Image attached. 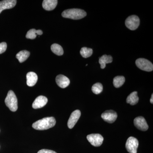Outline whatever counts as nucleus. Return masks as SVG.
<instances>
[{
    "label": "nucleus",
    "instance_id": "obj_25",
    "mask_svg": "<svg viewBox=\"0 0 153 153\" xmlns=\"http://www.w3.org/2000/svg\"><path fill=\"white\" fill-rule=\"evenodd\" d=\"M37 153H57L56 152L54 151L50 150L45 149H41V150L38 151Z\"/></svg>",
    "mask_w": 153,
    "mask_h": 153
},
{
    "label": "nucleus",
    "instance_id": "obj_6",
    "mask_svg": "<svg viewBox=\"0 0 153 153\" xmlns=\"http://www.w3.org/2000/svg\"><path fill=\"white\" fill-rule=\"evenodd\" d=\"M138 146V140L133 137H129L126 144V149L129 153H137Z\"/></svg>",
    "mask_w": 153,
    "mask_h": 153
},
{
    "label": "nucleus",
    "instance_id": "obj_4",
    "mask_svg": "<svg viewBox=\"0 0 153 153\" xmlns=\"http://www.w3.org/2000/svg\"><path fill=\"white\" fill-rule=\"evenodd\" d=\"M139 18L135 15L130 16L127 18L125 21L126 27L131 30H136L140 25Z\"/></svg>",
    "mask_w": 153,
    "mask_h": 153
},
{
    "label": "nucleus",
    "instance_id": "obj_26",
    "mask_svg": "<svg viewBox=\"0 0 153 153\" xmlns=\"http://www.w3.org/2000/svg\"><path fill=\"white\" fill-rule=\"evenodd\" d=\"M150 102L151 103L153 104V94H152V97H151L150 99Z\"/></svg>",
    "mask_w": 153,
    "mask_h": 153
},
{
    "label": "nucleus",
    "instance_id": "obj_21",
    "mask_svg": "<svg viewBox=\"0 0 153 153\" xmlns=\"http://www.w3.org/2000/svg\"><path fill=\"white\" fill-rule=\"evenodd\" d=\"M51 50L55 55L61 56L63 54V48L59 44H52L51 47Z\"/></svg>",
    "mask_w": 153,
    "mask_h": 153
},
{
    "label": "nucleus",
    "instance_id": "obj_2",
    "mask_svg": "<svg viewBox=\"0 0 153 153\" xmlns=\"http://www.w3.org/2000/svg\"><path fill=\"white\" fill-rule=\"evenodd\" d=\"M86 13L83 10L79 9H71L63 11L62 13L63 18L79 20L86 16Z\"/></svg>",
    "mask_w": 153,
    "mask_h": 153
},
{
    "label": "nucleus",
    "instance_id": "obj_8",
    "mask_svg": "<svg viewBox=\"0 0 153 153\" xmlns=\"http://www.w3.org/2000/svg\"><path fill=\"white\" fill-rule=\"evenodd\" d=\"M102 119L110 123L114 122L117 117V113L113 110H107L101 115Z\"/></svg>",
    "mask_w": 153,
    "mask_h": 153
},
{
    "label": "nucleus",
    "instance_id": "obj_13",
    "mask_svg": "<svg viewBox=\"0 0 153 153\" xmlns=\"http://www.w3.org/2000/svg\"><path fill=\"white\" fill-rule=\"evenodd\" d=\"M16 0H4L0 1V13L7 9L13 8L16 4Z\"/></svg>",
    "mask_w": 153,
    "mask_h": 153
},
{
    "label": "nucleus",
    "instance_id": "obj_19",
    "mask_svg": "<svg viewBox=\"0 0 153 153\" xmlns=\"http://www.w3.org/2000/svg\"><path fill=\"white\" fill-rule=\"evenodd\" d=\"M42 34H43V32L42 30H36L35 29H31L28 31L26 37V38L28 39H34L36 38L37 35L41 36Z\"/></svg>",
    "mask_w": 153,
    "mask_h": 153
},
{
    "label": "nucleus",
    "instance_id": "obj_22",
    "mask_svg": "<svg viewBox=\"0 0 153 153\" xmlns=\"http://www.w3.org/2000/svg\"><path fill=\"white\" fill-rule=\"evenodd\" d=\"M93 53V50L90 48L84 47L81 48L80 51V54L84 58H88L90 57Z\"/></svg>",
    "mask_w": 153,
    "mask_h": 153
},
{
    "label": "nucleus",
    "instance_id": "obj_7",
    "mask_svg": "<svg viewBox=\"0 0 153 153\" xmlns=\"http://www.w3.org/2000/svg\"><path fill=\"white\" fill-rule=\"evenodd\" d=\"M88 140L92 146L95 147L100 146L103 143V137L98 134H92L87 136Z\"/></svg>",
    "mask_w": 153,
    "mask_h": 153
},
{
    "label": "nucleus",
    "instance_id": "obj_14",
    "mask_svg": "<svg viewBox=\"0 0 153 153\" xmlns=\"http://www.w3.org/2000/svg\"><path fill=\"white\" fill-rule=\"evenodd\" d=\"M57 0H44L42 4V6L44 10L47 11H51L54 10L57 5Z\"/></svg>",
    "mask_w": 153,
    "mask_h": 153
},
{
    "label": "nucleus",
    "instance_id": "obj_17",
    "mask_svg": "<svg viewBox=\"0 0 153 153\" xmlns=\"http://www.w3.org/2000/svg\"><path fill=\"white\" fill-rule=\"evenodd\" d=\"M139 97L137 96V92L134 91L128 96L126 99L127 103H129L131 105H135L138 103Z\"/></svg>",
    "mask_w": 153,
    "mask_h": 153
},
{
    "label": "nucleus",
    "instance_id": "obj_3",
    "mask_svg": "<svg viewBox=\"0 0 153 153\" xmlns=\"http://www.w3.org/2000/svg\"><path fill=\"white\" fill-rule=\"evenodd\" d=\"M6 105L11 111H16L18 109V99L15 93L12 90L9 91L5 100Z\"/></svg>",
    "mask_w": 153,
    "mask_h": 153
},
{
    "label": "nucleus",
    "instance_id": "obj_12",
    "mask_svg": "<svg viewBox=\"0 0 153 153\" xmlns=\"http://www.w3.org/2000/svg\"><path fill=\"white\" fill-rule=\"evenodd\" d=\"M55 80L57 85L61 88H65L70 84L69 79L68 77L62 74L57 75Z\"/></svg>",
    "mask_w": 153,
    "mask_h": 153
},
{
    "label": "nucleus",
    "instance_id": "obj_9",
    "mask_svg": "<svg viewBox=\"0 0 153 153\" xmlns=\"http://www.w3.org/2000/svg\"><path fill=\"white\" fill-rule=\"evenodd\" d=\"M134 124L136 127L140 130L146 131L149 128V126L146 120L143 117H138L134 119Z\"/></svg>",
    "mask_w": 153,
    "mask_h": 153
},
{
    "label": "nucleus",
    "instance_id": "obj_5",
    "mask_svg": "<svg viewBox=\"0 0 153 153\" xmlns=\"http://www.w3.org/2000/svg\"><path fill=\"white\" fill-rule=\"evenodd\" d=\"M136 64L138 68L143 71H153V65L150 61L145 58H139L136 60Z\"/></svg>",
    "mask_w": 153,
    "mask_h": 153
},
{
    "label": "nucleus",
    "instance_id": "obj_24",
    "mask_svg": "<svg viewBox=\"0 0 153 153\" xmlns=\"http://www.w3.org/2000/svg\"><path fill=\"white\" fill-rule=\"evenodd\" d=\"M7 48V44L5 42L0 43V54L5 52Z\"/></svg>",
    "mask_w": 153,
    "mask_h": 153
},
{
    "label": "nucleus",
    "instance_id": "obj_16",
    "mask_svg": "<svg viewBox=\"0 0 153 153\" xmlns=\"http://www.w3.org/2000/svg\"><path fill=\"white\" fill-rule=\"evenodd\" d=\"M113 61V58L111 55H105L100 58L99 62L102 69H104L106 66L107 63H111Z\"/></svg>",
    "mask_w": 153,
    "mask_h": 153
},
{
    "label": "nucleus",
    "instance_id": "obj_15",
    "mask_svg": "<svg viewBox=\"0 0 153 153\" xmlns=\"http://www.w3.org/2000/svg\"><path fill=\"white\" fill-rule=\"evenodd\" d=\"M38 79V76L35 72H28L27 74V85L30 87L34 86L36 85Z\"/></svg>",
    "mask_w": 153,
    "mask_h": 153
},
{
    "label": "nucleus",
    "instance_id": "obj_18",
    "mask_svg": "<svg viewBox=\"0 0 153 153\" xmlns=\"http://www.w3.org/2000/svg\"><path fill=\"white\" fill-rule=\"evenodd\" d=\"M30 55V52L27 50L20 51L16 55V57L18 59L19 62L22 63L27 60Z\"/></svg>",
    "mask_w": 153,
    "mask_h": 153
},
{
    "label": "nucleus",
    "instance_id": "obj_1",
    "mask_svg": "<svg viewBox=\"0 0 153 153\" xmlns=\"http://www.w3.org/2000/svg\"><path fill=\"white\" fill-rule=\"evenodd\" d=\"M56 120L54 117H47L37 121L33 124V128L38 130H44L53 127L55 125Z\"/></svg>",
    "mask_w": 153,
    "mask_h": 153
},
{
    "label": "nucleus",
    "instance_id": "obj_11",
    "mask_svg": "<svg viewBox=\"0 0 153 153\" xmlns=\"http://www.w3.org/2000/svg\"><path fill=\"white\" fill-rule=\"evenodd\" d=\"M48 102V99L44 96H39L33 102V108L34 109H38L43 107Z\"/></svg>",
    "mask_w": 153,
    "mask_h": 153
},
{
    "label": "nucleus",
    "instance_id": "obj_23",
    "mask_svg": "<svg viewBox=\"0 0 153 153\" xmlns=\"http://www.w3.org/2000/svg\"><path fill=\"white\" fill-rule=\"evenodd\" d=\"M103 90V86L101 83L97 82L94 84L91 88V90L94 93L96 94H99Z\"/></svg>",
    "mask_w": 153,
    "mask_h": 153
},
{
    "label": "nucleus",
    "instance_id": "obj_10",
    "mask_svg": "<svg viewBox=\"0 0 153 153\" xmlns=\"http://www.w3.org/2000/svg\"><path fill=\"white\" fill-rule=\"evenodd\" d=\"M81 116V112L79 110H76L71 114L68 121V128L71 129L74 127Z\"/></svg>",
    "mask_w": 153,
    "mask_h": 153
},
{
    "label": "nucleus",
    "instance_id": "obj_20",
    "mask_svg": "<svg viewBox=\"0 0 153 153\" xmlns=\"http://www.w3.org/2000/svg\"><path fill=\"white\" fill-rule=\"evenodd\" d=\"M125 82V78L122 76H115L113 79V85L117 88L120 87Z\"/></svg>",
    "mask_w": 153,
    "mask_h": 153
}]
</instances>
